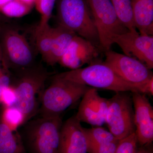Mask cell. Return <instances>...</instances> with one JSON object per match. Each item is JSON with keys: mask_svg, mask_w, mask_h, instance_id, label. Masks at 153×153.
I'll list each match as a JSON object with an SVG mask.
<instances>
[{"mask_svg": "<svg viewBox=\"0 0 153 153\" xmlns=\"http://www.w3.org/2000/svg\"><path fill=\"white\" fill-rule=\"evenodd\" d=\"M57 18L59 26L101 49L98 32L86 0H58Z\"/></svg>", "mask_w": 153, "mask_h": 153, "instance_id": "6da1fadb", "label": "cell"}, {"mask_svg": "<svg viewBox=\"0 0 153 153\" xmlns=\"http://www.w3.org/2000/svg\"><path fill=\"white\" fill-rule=\"evenodd\" d=\"M93 88L121 91L139 92V85L125 81L103 62H98L83 68L62 72L55 75Z\"/></svg>", "mask_w": 153, "mask_h": 153, "instance_id": "7a4b0ae2", "label": "cell"}, {"mask_svg": "<svg viewBox=\"0 0 153 153\" xmlns=\"http://www.w3.org/2000/svg\"><path fill=\"white\" fill-rule=\"evenodd\" d=\"M91 88L55 75L41 95V117L60 116L82 98Z\"/></svg>", "mask_w": 153, "mask_h": 153, "instance_id": "3957f363", "label": "cell"}, {"mask_svg": "<svg viewBox=\"0 0 153 153\" xmlns=\"http://www.w3.org/2000/svg\"><path fill=\"white\" fill-rule=\"evenodd\" d=\"M60 116L36 119L24 129L26 147L29 153H59Z\"/></svg>", "mask_w": 153, "mask_h": 153, "instance_id": "277c9868", "label": "cell"}, {"mask_svg": "<svg viewBox=\"0 0 153 153\" xmlns=\"http://www.w3.org/2000/svg\"><path fill=\"white\" fill-rule=\"evenodd\" d=\"M128 92H116L108 99L105 123L108 131L119 140L135 132L133 103Z\"/></svg>", "mask_w": 153, "mask_h": 153, "instance_id": "5b68a950", "label": "cell"}, {"mask_svg": "<svg viewBox=\"0 0 153 153\" xmlns=\"http://www.w3.org/2000/svg\"><path fill=\"white\" fill-rule=\"evenodd\" d=\"M48 73L41 68L24 69L15 86L17 101L13 107L20 110L26 117V123L38 110V97L48 78Z\"/></svg>", "mask_w": 153, "mask_h": 153, "instance_id": "8992f818", "label": "cell"}, {"mask_svg": "<svg viewBox=\"0 0 153 153\" xmlns=\"http://www.w3.org/2000/svg\"><path fill=\"white\" fill-rule=\"evenodd\" d=\"M98 32L100 48L106 51L114 44L115 36L128 31L120 22L111 0H86Z\"/></svg>", "mask_w": 153, "mask_h": 153, "instance_id": "52a82bcc", "label": "cell"}, {"mask_svg": "<svg viewBox=\"0 0 153 153\" xmlns=\"http://www.w3.org/2000/svg\"><path fill=\"white\" fill-rule=\"evenodd\" d=\"M6 63L17 68H27L34 60L33 50L24 35L12 28L6 29L1 47Z\"/></svg>", "mask_w": 153, "mask_h": 153, "instance_id": "ba28073f", "label": "cell"}, {"mask_svg": "<svg viewBox=\"0 0 153 153\" xmlns=\"http://www.w3.org/2000/svg\"><path fill=\"white\" fill-rule=\"evenodd\" d=\"M104 63L121 79L139 85L153 77L151 69L135 58L110 50L105 52Z\"/></svg>", "mask_w": 153, "mask_h": 153, "instance_id": "9c48e42d", "label": "cell"}, {"mask_svg": "<svg viewBox=\"0 0 153 153\" xmlns=\"http://www.w3.org/2000/svg\"><path fill=\"white\" fill-rule=\"evenodd\" d=\"M113 43L119 45L126 55L139 60L150 69L153 68V36L128 31L115 36Z\"/></svg>", "mask_w": 153, "mask_h": 153, "instance_id": "30bf717a", "label": "cell"}, {"mask_svg": "<svg viewBox=\"0 0 153 153\" xmlns=\"http://www.w3.org/2000/svg\"><path fill=\"white\" fill-rule=\"evenodd\" d=\"M100 49L90 41L76 35L58 63L71 70L81 68L85 64L100 62Z\"/></svg>", "mask_w": 153, "mask_h": 153, "instance_id": "8fae6325", "label": "cell"}, {"mask_svg": "<svg viewBox=\"0 0 153 153\" xmlns=\"http://www.w3.org/2000/svg\"><path fill=\"white\" fill-rule=\"evenodd\" d=\"M131 96L138 144L141 146L150 144L153 141V107L145 94L132 92Z\"/></svg>", "mask_w": 153, "mask_h": 153, "instance_id": "7c38bea8", "label": "cell"}, {"mask_svg": "<svg viewBox=\"0 0 153 153\" xmlns=\"http://www.w3.org/2000/svg\"><path fill=\"white\" fill-rule=\"evenodd\" d=\"M76 117L80 122L95 127L105 123L108 99L99 95L97 89L91 88L81 98Z\"/></svg>", "mask_w": 153, "mask_h": 153, "instance_id": "4fadbf2b", "label": "cell"}, {"mask_svg": "<svg viewBox=\"0 0 153 153\" xmlns=\"http://www.w3.org/2000/svg\"><path fill=\"white\" fill-rule=\"evenodd\" d=\"M81 122L72 116L62 123L59 153H88V141Z\"/></svg>", "mask_w": 153, "mask_h": 153, "instance_id": "5bb4252c", "label": "cell"}, {"mask_svg": "<svg viewBox=\"0 0 153 153\" xmlns=\"http://www.w3.org/2000/svg\"><path fill=\"white\" fill-rule=\"evenodd\" d=\"M134 23L140 34L153 36V0H131Z\"/></svg>", "mask_w": 153, "mask_h": 153, "instance_id": "9a60e30c", "label": "cell"}, {"mask_svg": "<svg viewBox=\"0 0 153 153\" xmlns=\"http://www.w3.org/2000/svg\"><path fill=\"white\" fill-rule=\"evenodd\" d=\"M75 35L72 31L59 25L54 28L52 48L45 62L50 66L58 63Z\"/></svg>", "mask_w": 153, "mask_h": 153, "instance_id": "2e32d148", "label": "cell"}, {"mask_svg": "<svg viewBox=\"0 0 153 153\" xmlns=\"http://www.w3.org/2000/svg\"><path fill=\"white\" fill-rule=\"evenodd\" d=\"M0 153H27L21 135L0 122Z\"/></svg>", "mask_w": 153, "mask_h": 153, "instance_id": "e0dca14e", "label": "cell"}, {"mask_svg": "<svg viewBox=\"0 0 153 153\" xmlns=\"http://www.w3.org/2000/svg\"><path fill=\"white\" fill-rule=\"evenodd\" d=\"M118 18L128 31L136 32L134 23L131 0H111Z\"/></svg>", "mask_w": 153, "mask_h": 153, "instance_id": "ac0fdd59", "label": "cell"}, {"mask_svg": "<svg viewBox=\"0 0 153 153\" xmlns=\"http://www.w3.org/2000/svg\"><path fill=\"white\" fill-rule=\"evenodd\" d=\"M54 28L47 25L40 32L36 33V45L38 52L46 61L52 48Z\"/></svg>", "mask_w": 153, "mask_h": 153, "instance_id": "d6986e66", "label": "cell"}, {"mask_svg": "<svg viewBox=\"0 0 153 153\" xmlns=\"http://www.w3.org/2000/svg\"><path fill=\"white\" fill-rule=\"evenodd\" d=\"M84 129L87 138L88 146L119 140L111 132L101 126L84 128Z\"/></svg>", "mask_w": 153, "mask_h": 153, "instance_id": "ffe728a7", "label": "cell"}, {"mask_svg": "<svg viewBox=\"0 0 153 153\" xmlns=\"http://www.w3.org/2000/svg\"><path fill=\"white\" fill-rule=\"evenodd\" d=\"M1 122L12 131H17L19 127L26 123V120L24 114L16 108L4 107Z\"/></svg>", "mask_w": 153, "mask_h": 153, "instance_id": "44dd1931", "label": "cell"}, {"mask_svg": "<svg viewBox=\"0 0 153 153\" xmlns=\"http://www.w3.org/2000/svg\"><path fill=\"white\" fill-rule=\"evenodd\" d=\"M56 0H35L34 5L36 10L41 15V19L36 30L38 33L44 29L49 22Z\"/></svg>", "mask_w": 153, "mask_h": 153, "instance_id": "7402d4cb", "label": "cell"}, {"mask_svg": "<svg viewBox=\"0 0 153 153\" xmlns=\"http://www.w3.org/2000/svg\"><path fill=\"white\" fill-rule=\"evenodd\" d=\"M33 7L18 0H13L1 9L0 13L8 18H21L29 13Z\"/></svg>", "mask_w": 153, "mask_h": 153, "instance_id": "603a6c76", "label": "cell"}, {"mask_svg": "<svg viewBox=\"0 0 153 153\" xmlns=\"http://www.w3.org/2000/svg\"><path fill=\"white\" fill-rule=\"evenodd\" d=\"M138 144L134 132L120 140L114 153H135Z\"/></svg>", "mask_w": 153, "mask_h": 153, "instance_id": "cb8c5ba5", "label": "cell"}, {"mask_svg": "<svg viewBox=\"0 0 153 153\" xmlns=\"http://www.w3.org/2000/svg\"><path fill=\"white\" fill-rule=\"evenodd\" d=\"M16 101V93L13 86L10 85L2 88L0 94V102L4 107H13Z\"/></svg>", "mask_w": 153, "mask_h": 153, "instance_id": "d4e9b609", "label": "cell"}, {"mask_svg": "<svg viewBox=\"0 0 153 153\" xmlns=\"http://www.w3.org/2000/svg\"><path fill=\"white\" fill-rule=\"evenodd\" d=\"M117 140L88 147V153H114L119 142Z\"/></svg>", "mask_w": 153, "mask_h": 153, "instance_id": "484cf974", "label": "cell"}, {"mask_svg": "<svg viewBox=\"0 0 153 153\" xmlns=\"http://www.w3.org/2000/svg\"><path fill=\"white\" fill-rule=\"evenodd\" d=\"M139 93L145 95H153V77L148 80L146 82L141 84Z\"/></svg>", "mask_w": 153, "mask_h": 153, "instance_id": "4316f807", "label": "cell"}, {"mask_svg": "<svg viewBox=\"0 0 153 153\" xmlns=\"http://www.w3.org/2000/svg\"><path fill=\"white\" fill-rule=\"evenodd\" d=\"M150 144L147 145L145 146V151L144 153H153V149Z\"/></svg>", "mask_w": 153, "mask_h": 153, "instance_id": "83f0119b", "label": "cell"}, {"mask_svg": "<svg viewBox=\"0 0 153 153\" xmlns=\"http://www.w3.org/2000/svg\"><path fill=\"white\" fill-rule=\"evenodd\" d=\"M23 3L27 4L30 5L34 6V3H35V0H18Z\"/></svg>", "mask_w": 153, "mask_h": 153, "instance_id": "f1b7e54d", "label": "cell"}, {"mask_svg": "<svg viewBox=\"0 0 153 153\" xmlns=\"http://www.w3.org/2000/svg\"><path fill=\"white\" fill-rule=\"evenodd\" d=\"M13 0H0V10L6 4Z\"/></svg>", "mask_w": 153, "mask_h": 153, "instance_id": "f546056e", "label": "cell"}, {"mask_svg": "<svg viewBox=\"0 0 153 153\" xmlns=\"http://www.w3.org/2000/svg\"><path fill=\"white\" fill-rule=\"evenodd\" d=\"M145 151V146H141L140 147L137 148L135 153H144Z\"/></svg>", "mask_w": 153, "mask_h": 153, "instance_id": "4dcf8cb0", "label": "cell"}, {"mask_svg": "<svg viewBox=\"0 0 153 153\" xmlns=\"http://www.w3.org/2000/svg\"><path fill=\"white\" fill-rule=\"evenodd\" d=\"M2 19V17L1 16V13H0V21Z\"/></svg>", "mask_w": 153, "mask_h": 153, "instance_id": "1f68e13d", "label": "cell"}, {"mask_svg": "<svg viewBox=\"0 0 153 153\" xmlns=\"http://www.w3.org/2000/svg\"><path fill=\"white\" fill-rule=\"evenodd\" d=\"M1 27H0V31H1Z\"/></svg>", "mask_w": 153, "mask_h": 153, "instance_id": "d6a6232c", "label": "cell"}]
</instances>
